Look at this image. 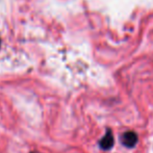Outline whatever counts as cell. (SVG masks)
Returning <instances> with one entry per match:
<instances>
[{
  "label": "cell",
  "instance_id": "cell-1",
  "mask_svg": "<svg viewBox=\"0 0 153 153\" xmlns=\"http://www.w3.org/2000/svg\"><path fill=\"white\" fill-rule=\"evenodd\" d=\"M120 140H121V143L124 147L133 148L137 144L139 137H137V134L134 131H126V132H124L121 135Z\"/></svg>",
  "mask_w": 153,
  "mask_h": 153
},
{
  "label": "cell",
  "instance_id": "cell-2",
  "mask_svg": "<svg viewBox=\"0 0 153 153\" xmlns=\"http://www.w3.org/2000/svg\"><path fill=\"white\" fill-rule=\"evenodd\" d=\"M114 145H115L114 134H113V132H111V129L107 128L105 134L103 135L102 139L99 141V147L102 150H104V151H108V150H111V148L114 147Z\"/></svg>",
  "mask_w": 153,
  "mask_h": 153
}]
</instances>
